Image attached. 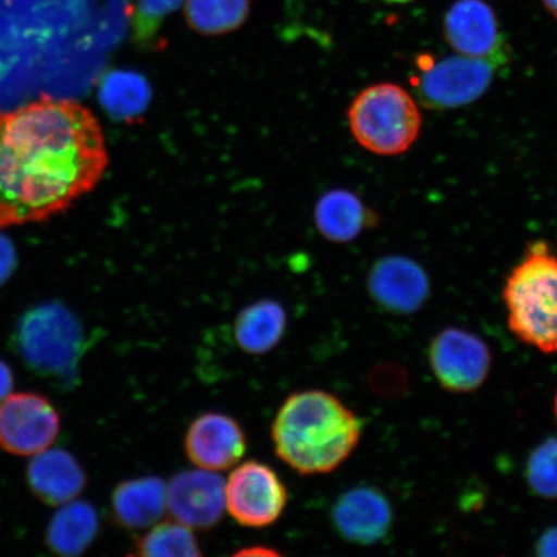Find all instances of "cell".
Listing matches in <instances>:
<instances>
[{
  "instance_id": "8fae6325",
  "label": "cell",
  "mask_w": 557,
  "mask_h": 557,
  "mask_svg": "<svg viewBox=\"0 0 557 557\" xmlns=\"http://www.w3.org/2000/svg\"><path fill=\"white\" fill-rule=\"evenodd\" d=\"M184 447L187 458L197 468L221 472L242 461L247 451V437L235 418L208 412L190 423Z\"/></svg>"
},
{
  "instance_id": "8992f818",
  "label": "cell",
  "mask_w": 557,
  "mask_h": 557,
  "mask_svg": "<svg viewBox=\"0 0 557 557\" xmlns=\"http://www.w3.org/2000/svg\"><path fill=\"white\" fill-rule=\"evenodd\" d=\"M506 61L463 54L435 61L423 54L418 61L421 75L416 78L418 100L431 110L457 109L472 103L490 89L498 67Z\"/></svg>"
},
{
  "instance_id": "484cf974",
  "label": "cell",
  "mask_w": 557,
  "mask_h": 557,
  "mask_svg": "<svg viewBox=\"0 0 557 557\" xmlns=\"http://www.w3.org/2000/svg\"><path fill=\"white\" fill-rule=\"evenodd\" d=\"M13 387H15V375L12 368L0 359V404L13 393Z\"/></svg>"
},
{
  "instance_id": "5bb4252c",
  "label": "cell",
  "mask_w": 557,
  "mask_h": 557,
  "mask_svg": "<svg viewBox=\"0 0 557 557\" xmlns=\"http://www.w3.org/2000/svg\"><path fill=\"white\" fill-rule=\"evenodd\" d=\"M332 522L341 537L355 545H375L393 527V508L373 486H357L333 505Z\"/></svg>"
},
{
  "instance_id": "ac0fdd59",
  "label": "cell",
  "mask_w": 557,
  "mask_h": 557,
  "mask_svg": "<svg viewBox=\"0 0 557 557\" xmlns=\"http://www.w3.org/2000/svg\"><path fill=\"white\" fill-rule=\"evenodd\" d=\"M377 221L357 195L347 190H332L319 199L315 208V222L320 234L334 243L357 239Z\"/></svg>"
},
{
  "instance_id": "83f0119b",
  "label": "cell",
  "mask_w": 557,
  "mask_h": 557,
  "mask_svg": "<svg viewBox=\"0 0 557 557\" xmlns=\"http://www.w3.org/2000/svg\"><path fill=\"white\" fill-rule=\"evenodd\" d=\"M546 10L557 20V0H543Z\"/></svg>"
},
{
  "instance_id": "7402d4cb",
  "label": "cell",
  "mask_w": 557,
  "mask_h": 557,
  "mask_svg": "<svg viewBox=\"0 0 557 557\" xmlns=\"http://www.w3.org/2000/svg\"><path fill=\"white\" fill-rule=\"evenodd\" d=\"M145 82L136 74L114 73L104 79L101 101L111 115L127 117L145 107Z\"/></svg>"
},
{
  "instance_id": "f1b7e54d",
  "label": "cell",
  "mask_w": 557,
  "mask_h": 557,
  "mask_svg": "<svg viewBox=\"0 0 557 557\" xmlns=\"http://www.w3.org/2000/svg\"><path fill=\"white\" fill-rule=\"evenodd\" d=\"M385 2L403 4V3H409V2H412V0H385Z\"/></svg>"
},
{
  "instance_id": "6da1fadb",
  "label": "cell",
  "mask_w": 557,
  "mask_h": 557,
  "mask_svg": "<svg viewBox=\"0 0 557 557\" xmlns=\"http://www.w3.org/2000/svg\"><path fill=\"white\" fill-rule=\"evenodd\" d=\"M108 164L101 124L76 101L44 96L0 111V227L64 212L95 189Z\"/></svg>"
},
{
  "instance_id": "d4e9b609",
  "label": "cell",
  "mask_w": 557,
  "mask_h": 557,
  "mask_svg": "<svg viewBox=\"0 0 557 557\" xmlns=\"http://www.w3.org/2000/svg\"><path fill=\"white\" fill-rule=\"evenodd\" d=\"M16 268V248L5 235L0 234V288L10 281Z\"/></svg>"
},
{
  "instance_id": "9c48e42d",
  "label": "cell",
  "mask_w": 557,
  "mask_h": 557,
  "mask_svg": "<svg viewBox=\"0 0 557 557\" xmlns=\"http://www.w3.org/2000/svg\"><path fill=\"white\" fill-rule=\"evenodd\" d=\"M431 369L444 389L469 394L483 386L491 372L490 347L475 334L448 329L437 334L429 351Z\"/></svg>"
},
{
  "instance_id": "4fadbf2b",
  "label": "cell",
  "mask_w": 557,
  "mask_h": 557,
  "mask_svg": "<svg viewBox=\"0 0 557 557\" xmlns=\"http://www.w3.org/2000/svg\"><path fill=\"white\" fill-rule=\"evenodd\" d=\"M374 302L389 312L408 315L422 308L430 295L426 271L407 257H385L374 263L368 276Z\"/></svg>"
},
{
  "instance_id": "3957f363",
  "label": "cell",
  "mask_w": 557,
  "mask_h": 557,
  "mask_svg": "<svg viewBox=\"0 0 557 557\" xmlns=\"http://www.w3.org/2000/svg\"><path fill=\"white\" fill-rule=\"evenodd\" d=\"M507 322L521 343L557 355V253L545 240L529 244L506 278Z\"/></svg>"
},
{
  "instance_id": "9a60e30c",
  "label": "cell",
  "mask_w": 557,
  "mask_h": 557,
  "mask_svg": "<svg viewBox=\"0 0 557 557\" xmlns=\"http://www.w3.org/2000/svg\"><path fill=\"white\" fill-rule=\"evenodd\" d=\"M26 480L34 497L55 507L81 496L87 485V472L72 453L48 448L32 457Z\"/></svg>"
},
{
  "instance_id": "ba28073f",
  "label": "cell",
  "mask_w": 557,
  "mask_h": 557,
  "mask_svg": "<svg viewBox=\"0 0 557 557\" xmlns=\"http://www.w3.org/2000/svg\"><path fill=\"white\" fill-rule=\"evenodd\" d=\"M61 428L59 410L47 396L11 394L0 404V448L17 457H33L51 448Z\"/></svg>"
},
{
  "instance_id": "cb8c5ba5",
  "label": "cell",
  "mask_w": 557,
  "mask_h": 557,
  "mask_svg": "<svg viewBox=\"0 0 557 557\" xmlns=\"http://www.w3.org/2000/svg\"><path fill=\"white\" fill-rule=\"evenodd\" d=\"M186 0H137L135 27L139 38L152 37L162 21Z\"/></svg>"
},
{
  "instance_id": "44dd1931",
  "label": "cell",
  "mask_w": 557,
  "mask_h": 557,
  "mask_svg": "<svg viewBox=\"0 0 557 557\" xmlns=\"http://www.w3.org/2000/svg\"><path fill=\"white\" fill-rule=\"evenodd\" d=\"M135 555L146 557H197L203 555L191 528L181 522L162 521L148 528L136 541Z\"/></svg>"
},
{
  "instance_id": "603a6c76",
  "label": "cell",
  "mask_w": 557,
  "mask_h": 557,
  "mask_svg": "<svg viewBox=\"0 0 557 557\" xmlns=\"http://www.w3.org/2000/svg\"><path fill=\"white\" fill-rule=\"evenodd\" d=\"M527 482L535 496L557 498V438H547L528 459Z\"/></svg>"
},
{
  "instance_id": "f546056e",
  "label": "cell",
  "mask_w": 557,
  "mask_h": 557,
  "mask_svg": "<svg viewBox=\"0 0 557 557\" xmlns=\"http://www.w3.org/2000/svg\"><path fill=\"white\" fill-rule=\"evenodd\" d=\"M554 412H555V416L557 418V393H556L555 401H554Z\"/></svg>"
},
{
  "instance_id": "7a4b0ae2",
  "label": "cell",
  "mask_w": 557,
  "mask_h": 557,
  "mask_svg": "<svg viewBox=\"0 0 557 557\" xmlns=\"http://www.w3.org/2000/svg\"><path fill=\"white\" fill-rule=\"evenodd\" d=\"M363 423L337 396L305 389L284 400L271 426L277 458L299 475H324L357 449Z\"/></svg>"
},
{
  "instance_id": "52a82bcc",
  "label": "cell",
  "mask_w": 557,
  "mask_h": 557,
  "mask_svg": "<svg viewBox=\"0 0 557 557\" xmlns=\"http://www.w3.org/2000/svg\"><path fill=\"white\" fill-rule=\"evenodd\" d=\"M226 511L239 525L275 524L288 505L287 486L269 465L250 459L235 466L225 484Z\"/></svg>"
},
{
  "instance_id": "4316f807",
  "label": "cell",
  "mask_w": 557,
  "mask_h": 557,
  "mask_svg": "<svg viewBox=\"0 0 557 557\" xmlns=\"http://www.w3.org/2000/svg\"><path fill=\"white\" fill-rule=\"evenodd\" d=\"M540 556L557 557V527L548 529L537 542Z\"/></svg>"
},
{
  "instance_id": "5b68a950",
  "label": "cell",
  "mask_w": 557,
  "mask_h": 557,
  "mask_svg": "<svg viewBox=\"0 0 557 557\" xmlns=\"http://www.w3.org/2000/svg\"><path fill=\"white\" fill-rule=\"evenodd\" d=\"M15 345L30 371L50 379H73L85 350L83 326L65 305L34 306L20 318Z\"/></svg>"
},
{
  "instance_id": "ffe728a7",
  "label": "cell",
  "mask_w": 557,
  "mask_h": 557,
  "mask_svg": "<svg viewBox=\"0 0 557 557\" xmlns=\"http://www.w3.org/2000/svg\"><path fill=\"white\" fill-rule=\"evenodd\" d=\"M249 9V0H186L185 16L195 32L222 35L239 29Z\"/></svg>"
},
{
  "instance_id": "d6986e66",
  "label": "cell",
  "mask_w": 557,
  "mask_h": 557,
  "mask_svg": "<svg viewBox=\"0 0 557 557\" xmlns=\"http://www.w3.org/2000/svg\"><path fill=\"white\" fill-rule=\"evenodd\" d=\"M287 329V312L274 299H261L247 306L236 317L234 338L240 350L264 355L281 344Z\"/></svg>"
},
{
  "instance_id": "30bf717a",
  "label": "cell",
  "mask_w": 557,
  "mask_h": 557,
  "mask_svg": "<svg viewBox=\"0 0 557 557\" xmlns=\"http://www.w3.org/2000/svg\"><path fill=\"white\" fill-rule=\"evenodd\" d=\"M225 480L203 469L177 473L166 484V511L193 531H208L226 511Z\"/></svg>"
},
{
  "instance_id": "7c38bea8",
  "label": "cell",
  "mask_w": 557,
  "mask_h": 557,
  "mask_svg": "<svg viewBox=\"0 0 557 557\" xmlns=\"http://www.w3.org/2000/svg\"><path fill=\"white\" fill-rule=\"evenodd\" d=\"M444 37L458 54L507 60L496 13L484 0H457L444 17Z\"/></svg>"
},
{
  "instance_id": "e0dca14e",
  "label": "cell",
  "mask_w": 557,
  "mask_h": 557,
  "mask_svg": "<svg viewBox=\"0 0 557 557\" xmlns=\"http://www.w3.org/2000/svg\"><path fill=\"white\" fill-rule=\"evenodd\" d=\"M100 532L99 513L87 500L74 499L60 506L48 524L46 545L59 556L75 557L92 546Z\"/></svg>"
},
{
  "instance_id": "2e32d148",
  "label": "cell",
  "mask_w": 557,
  "mask_h": 557,
  "mask_svg": "<svg viewBox=\"0 0 557 557\" xmlns=\"http://www.w3.org/2000/svg\"><path fill=\"white\" fill-rule=\"evenodd\" d=\"M114 519L128 531H143L160 520L166 511V484L157 476L125 480L111 496Z\"/></svg>"
},
{
  "instance_id": "277c9868",
  "label": "cell",
  "mask_w": 557,
  "mask_h": 557,
  "mask_svg": "<svg viewBox=\"0 0 557 557\" xmlns=\"http://www.w3.org/2000/svg\"><path fill=\"white\" fill-rule=\"evenodd\" d=\"M347 117L361 148L382 157L406 152L422 127L421 111L413 97L394 83L361 90L348 108Z\"/></svg>"
}]
</instances>
